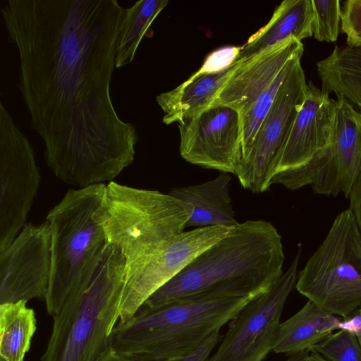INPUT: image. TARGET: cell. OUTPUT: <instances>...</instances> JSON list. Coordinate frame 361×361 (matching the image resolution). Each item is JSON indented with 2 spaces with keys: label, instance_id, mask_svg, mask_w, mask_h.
Returning <instances> with one entry per match:
<instances>
[{
  "label": "cell",
  "instance_id": "cell-1",
  "mask_svg": "<svg viewBox=\"0 0 361 361\" xmlns=\"http://www.w3.org/2000/svg\"><path fill=\"white\" fill-rule=\"evenodd\" d=\"M123 8L116 0H8L1 14L19 58L17 87L54 175L79 188L134 161L135 127L110 93Z\"/></svg>",
  "mask_w": 361,
  "mask_h": 361
},
{
  "label": "cell",
  "instance_id": "cell-2",
  "mask_svg": "<svg viewBox=\"0 0 361 361\" xmlns=\"http://www.w3.org/2000/svg\"><path fill=\"white\" fill-rule=\"evenodd\" d=\"M284 259L281 236L271 223H238L144 304L200 296L255 298L280 279Z\"/></svg>",
  "mask_w": 361,
  "mask_h": 361
},
{
  "label": "cell",
  "instance_id": "cell-3",
  "mask_svg": "<svg viewBox=\"0 0 361 361\" xmlns=\"http://www.w3.org/2000/svg\"><path fill=\"white\" fill-rule=\"evenodd\" d=\"M253 298L200 296L143 304L128 320L116 324L111 348L137 361L176 360L233 319Z\"/></svg>",
  "mask_w": 361,
  "mask_h": 361
},
{
  "label": "cell",
  "instance_id": "cell-4",
  "mask_svg": "<svg viewBox=\"0 0 361 361\" xmlns=\"http://www.w3.org/2000/svg\"><path fill=\"white\" fill-rule=\"evenodd\" d=\"M190 214L187 204L169 194L114 181L106 185L107 243L116 247L125 261L121 300L130 295L171 240L184 231Z\"/></svg>",
  "mask_w": 361,
  "mask_h": 361
},
{
  "label": "cell",
  "instance_id": "cell-5",
  "mask_svg": "<svg viewBox=\"0 0 361 361\" xmlns=\"http://www.w3.org/2000/svg\"><path fill=\"white\" fill-rule=\"evenodd\" d=\"M106 185L71 189L49 212L51 269L44 300L54 317L90 283L107 247L104 226Z\"/></svg>",
  "mask_w": 361,
  "mask_h": 361
},
{
  "label": "cell",
  "instance_id": "cell-6",
  "mask_svg": "<svg viewBox=\"0 0 361 361\" xmlns=\"http://www.w3.org/2000/svg\"><path fill=\"white\" fill-rule=\"evenodd\" d=\"M124 259L108 244L88 285L69 297L53 317L41 361H97L111 348L119 321Z\"/></svg>",
  "mask_w": 361,
  "mask_h": 361
},
{
  "label": "cell",
  "instance_id": "cell-7",
  "mask_svg": "<svg viewBox=\"0 0 361 361\" xmlns=\"http://www.w3.org/2000/svg\"><path fill=\"white\" fill-rule=\"evenodd\" d=\"M295 288L322 310L343 319L361 307V231L350 208L336 216L299 272Z\"/></svg>",
  "mask_w": 361,
  "mask_h": 361
},
{
  "label": "cell",
  "instance_id": "cell-8",
  "mask_svg": "<svg viewBox=\"0 0 361 361\" xmlns=\"http://www.w3.org/2000/svg\"><path fill=\"white\" fill-rule=\"evenodd\" d=\"M41 176L32 146L0 104V251L26 224Z\"/></svg>",
  "mask_w": 361,
  "mask_h": 361
},
{
  "label": "cell",
  "instance_id": "cell-9",
  "mask_svg": "<svg viewBox=\"0 0 361 361\" xmlns=\"http://www.w3.org/2000/svg\"><path fill=\"white\" fill-rule=\"evenodd\" d=\"M336 99L331 145L302 167L284 176L280 185L295 190L310 185L315 193L346 197L361 173V110Z\"/></svg>",
  "mask_w": 361,
  "mask_h": 361
},
{
  "label": "cell",
  "instance_id": "cell-10",
  "mask_svg": "<svg viewBox=\"0 0 361 361\" xmlns=\"http://www.w3.org/2000/svg\"><path fill=\"white\" fill-rule=\"evenodd\" d=\"M300 252L271 289L252 299L231 321L209 361H263L273 350L286 301L295 288Z\"/></svg>",
  "mask_w": 361,
  "mask_h": 361
},
{
  "label": "cell",
  "instance_id": "cell-11",
  "mask_svg": "<svg viewBox=\"0 0 361 361\" xmlns=\"http://www.w3.org/2000/svg\"><path fill=\"white\" fill-rule=\"evenodd\" d=\"M301 58L283 80L263 120L247 159L235 176L241 185L254 193L269 190L293 122L302 104L307 84Z\"/></svg>",
  "mask_w": 361,
  "mask_h": 361
},
{
  "label": "cell",
  "instance_id": "cell-12",
  "mask_svg": "<svg viewBox=\"0 0 361 361\" xmlns=\"http://www.w3.org/2000/svg\"><path fill=\"white\" fill-rule=\"evenodd\" d=\"M51 269L49 224L26 223L5 249L0 251V304L44 301Z\"/></svg>",
  "mask_w": 361,
  "mask_h": 361
},
{
  "label": "cell",
  "instance_id": "cell-13",
  "mask_svg": "<svg viewBox=\"0 0 361 361\" xmlns=\"http://www.w3.org/2000/svg\"><path fill=\"white\" fill-rule=\"evenodd\" d=\"M178 126L183 159L202 168L236 174L242 137L238 111L223 105L210 106Z\"/></svg>",
  "mask_w": 361,
  "mask_h": 361
},
{
  "label": "cell",
  "instance_id": "cell-14",
  "mask_svg": "<svg viewBox=\"0 0 361 361\" xmlns=\"http://www.w3.org/2000/svg\"><path fill=\"white\" fill-rule=\"evenodd\" d=\"M336 99L309 81L271 185L310 162L333 140Z\"/></svg>",
  "mask_w": 361,
  "mask_h": 361
},
{
  "label": "cell",
  "instance_id": "cell-15",
  "mask_svg": "<svg viewBox=\"0 0 361 361\" xmlns=\"http://www.w3.org/2000/svg\"><path fill=\"white\" fill-rule=\"evenodd\" d=\"M303 51L302 42L293 38L251 59L243 60L227 80L211 106H227L242 115L272 82L282 68Z\"/></svg>",
  "mask_w": 361,
  "mask_h": 361
},
{
  "label": "cell",
  "instance_id": "cell-16",
  "mask_svg": "<svg viewBox=\"0 0 361 361\" xmlns=\"http://www.w3.org/2000/svg\"><path fill=\"white\" fill-rule=\"evenodd\" d=\"M229 173L219 172L214 179L186 187L173 188L169 195L190 209L188 227L224 226L231 228L238 222L231 203Z\"/></svg>",
  "mask_w": 361,
  "mask_h": 361
},
{
  "label": "cell",
  "instance_id": "cell-17",
  "mask_svg": "<svg viewBox=\"0 0 361 361\" xmlns=\"http://www.w3.org/2000/svg\"><path fill=\"white\" fill-rule=\"evenodd\" d=\"M312 0H285L275 9L267 25L242 46L237 61L247 60L290 39L313 36Z\"/></svg>",
  "mask_w": 361,
  "mask_h": 361
},
{
  "label": "cell",
  "instance_id": "cell-18",
  "mask_svg": "<svg viewBox=\"0 0 361 361\" xmlns=\"http://www.w3.org/2000/svg\"><path fill=\"white\" fill-rule=\"evenodd\" d=\"M242 61L226 69L209 73H195L176 88L159 94L156 100L164 113L166 125L190 118L211 106Z\"/></svg>",
  "mask_w": 361,
  "mask_h": 361
},
{
  "label": "cell",
  "instance_id": "cell-19",
  "mask_svg": "<svg viewBox=\"0 0 361 361\" xmlns=\"http://www.w3.org/2000/svg\"><path fill=\"white\" fill-rule=\"evenodd\" d=\"M341 319L320 309L310 300L281 322L273 351L289 356L311 349L334 331Z\"/></svg>",
  "mask_w": 361,
  "mask_h": 361
},
{
  "label": "cell",
  "instance_id": "cell-20",
  "mask_svg": "<svg viewBox=\"0 0 361 361\" xmlns=\"http://www.w3.org/2000/svg\"><path fill=\"white\" fill-rule=\"evenodd\" d=\"M322 90L342 97L361 110V46L335 47L317 63Z\"/></svg>",
  "mask_w": 361,
  "mask_h": 361
},
{
  "label": "cell",
  "instance_id": "cell-21",
  "mask_svg": "<svg viewBox=\"0 0 361 361\" xmlns=\"http://www.w3.org/2000/svg\"><path fill=\"white\" fill-rule=\"evenodd\" d=\"M168 0H140L128 8H123L116 45L115 68L133 62L137 47L144 37H149L150 27Z\"/></svg>",
  "mask_w": 361,
  "mask_h": 361
},
{
  "label": "cell",
  "instance_id": "cell-22",
  "mask_svg": "<svg viewBox=\"0 0 361 361\" xmlns=\"http://www.w3.org/2000/svg\"><path fill=\"white\" fill-rule=\"evenodd\" d=\"M36 324L26 301L0 304V361H24Z\"/></svg>",
  "mask_w": 361,
  "mask_h": 361
},
{
  "label": "cell",
  "instance_id": "cell-23",
  "mask_svg": "<svg viewBox=\"0 0 361 361\" xmlns=\"http://www.w3.org/2000/svg\"><path fill=\"white\" fill-rule=\"evenodd\" d=\"M302 54L303 53H300L294 56L282 68L272 82L259 95L250 108L240 115L242 125L241 161L238 167L248 157L256 134L268 114L283 80L290 71L296 59L302 57Z\"/></svg>",
  "mask_w": 361,
  "mask_h": 361
},
{
  "label": "cell",
  "instance_id": "cell-24",
  "mask_svg": "<svg viewBox=\"0 0 361 361\" xmlns=\"http://www.w3.org/2000/svg\"><path fill=\"white\" fill-rule=\"evenodd\" d=\"M310 351L320 354L329 361H361L357 338L342 329L330 334Z\"/></svg>",
  "mask_w": 361,
  "mask_h": 361
},
{
  "label": "cell",
  "instance_id": "cell-25",
  "mask_svg": "<svg viewBox=\"0 0 361 361\" xmlns=\"http://www.w3.org/2000/svg\"><path fill=\"white\" fill-rule=\"evenodd\" d=\"M314 13L313 36L319 42L336 41L341 24L339 0H312Z\"/></svg>",
  "mask_w": 361,
  "mask_h": 361
},
{
  "label": "cell",
  "instance_id": "cell-26",
  "mask_svg": "<svg viewBox=\"0 0 361 361\" xmlns=\"http://www.w3.org/2000/svg\"><path fill=\"white\" fill-rule=\"evenodd\" d=\"M341 29L348 46H361V0H347L341 8Z\"/></svg>",
  "mask_w": 361,
  "mask_h": 361
},
{
  "label": "cell",
  "instance_id": "cell-27",
  "mask_svg": "<svg viewBox=\"0 0 361 361\" xmlns=\"http://www.w3.org/2000/svg\"><path fill=\"white\" fill-rule=\"evenodd\" d=\"M241 47H224L210 53L197 73H209L224 71L237 61Z\"/></svg>",
  "mask_w": 361,
  "mask_h": 361
},
{
  "label": "cell",
  "instance_id": "cell-28",
  "mask_svg": "<svg viewBox=\"0 0 361 361\" xmlns=\"http://www.w3.org/2000/svg\"><path fill=\"white\" fill-rule=\"evenodd\" d=\"M223 336L220 330L215 331L190 354L173 361H209L212 350L221 341Z\"/></svg>",
  "mask_w": 361,
  "mask_h": 361
},
{
  "label": "cell",
  "instance_id": "cell-29",
  "mask_svg": "<svg viewBox=\"0 0 361 361\" xmlns=\"http://www.w3.org/2000/svg\"><path fill=\"white\" fill-rule=\"evenodd\" d=\"M346 331L357 338L361 336V307L356 309L349 317L341 319L338 330Z\"/></svg>",
  "mask_w": 361,
  "mask_h": 361
},
{
  "label": "cell",
  "instance_id": "cell-30",
  "mask_svg": "<svg viewBox=\"0 0 361 361\" xmlns=\"http://www.w3.org/2000/svg\"><path fill=\"white\" fill-rule=\"evenodd\" d=\"M350 209L353 212L361 231V173L355 182L348 195Z\"/></svg>",
  "mask_w": 361,
  "mask_h": 361
},
{
  "label": "cell",
  "instance_id": "cell-31",
  "mask_svg": "<svg viewBox=\"0 0 361 361\" xmlns=\"http://www.w3.org/2000/svg\"><path fill=\"white\" fill-rule=\"evenodd\" d=\"M97 361H137L123 356L111 348Z\"/></svg>",
  "mask_w": 361,
  "mask_h": 361
},
{
  "label": "cell",
  "instance_id": "cell-32",
  "mask_svg": "<svg viewBox=\"0 0 361 361\" xmlns=\"http://www.w3.org/2000/svg\"><path fill=\"white\" fill-rule=\"evenodd\" d=\"M310 353V350H305L292 355L286 361H308Z\"/></svg>",
  "mask_w": 361,
  "mask_h": 361
},
{
  "label": "cell",
  "instance_id": "cell-33",
  "mask_svg": "<svg viewBox=\"0 0 361 361\" xmlns=\"http://www.w3.org/2000/svg\"><path fill=\"white\" fill-rule=\"evenodd\" d=\"M308 361H329V360H328L327 359H326L325 357H324L322 355H321L320 354H319L317 353L310 351L309 357H308Z\"/></svg>",
  "mask_w": 361,
  "mask_h": 361
},
{
  "label": "cell",
  "instance_id": "cell-34",
  "mask_svg": "<svg viewBox=\"0 0 361 361\" xmlns=\"http://www.w3.org/2000/svg\"><path fill=\"white\" fill-rule=\"evenodd\" d=\"M357 340H358V342H359V344H360V346L361 348V336L360 338H358Z\"/></svg>",
  "mask_w": 361,
  "mask_h": 361
}]
</instances>
